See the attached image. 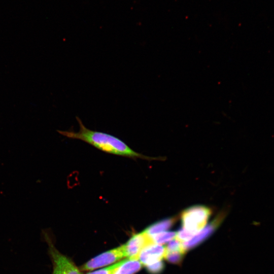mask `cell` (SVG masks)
<instances>
[{"label": "cell", "instance_id": "obj_3", "mask_svg": "<svg viewBox=\"0 0 274 274\" xmlns=\"http://www.w3.org/2000/svg\"><path fill=\"white\" fill-rule=\"evenodd\" d=\"M125 257L123 246L105 252L91 259L84 264L83 270H93L110 265Z\"/></svg>", "mask_w": 274, "mask_h": 274}, {"label": "cell", "instance_id": "obj_8", "mask_svg": "<svg viewBox=\"0 0 274 274\" xmlns=\"http://www.w3.org/2000/svg\"><path fill=\"white\" fill-rule=\"evenodd\" d=\"M142 266L138 259L127 258L118 263L112 274H134Z\"/></svg>", "mask_w": 274, "mask_h": 274}, {"label": "cell", "instance_id": "obj_5", "mask_svg": "<svg viewBox=\"0 0 274 274\" xmlns=\"http://www.w3.org/2000/svg\"><path fill=\"white\" fill-rule=\"evenodd\" d=\"M50 251L53 261V274H81L74 264L53 246Z\"/></svg>", "mask_w": 274, "mask_h": 274}, {"label": "cell", "instance_id": "obj_14", "mask_svg": "<svg viewBox=\"0 0 274 274\" xmlns=\"http://www.w3.org/2000/svg\"><path fill=\"white\" fill-rule=\"evenodd\" d=\"M193 235V234L182 227L177 232L176 236L177 238L181 242H187L190 240Z\"/></svg>", "mask_w": 274, "mask_h": 274}, {"label": "cell", "instance_id": "obj_10", "mask_svg": "<svg viewBox=\"0 0 274 274\" xmlns=\"http://www.w3.org/2000/svg\"><path fill=\"white\" fill-rule=\"evenodd\" d=\"M176 235L177 232L175 231H166L150 236L154 244H162L174 239Z\"/></svg>", "mask_w": 274, "mask_h": 274}, {"label": "cell", "instance_id": "obj_15", "mask_svg": "<svg viewBox=\"0 0 274 274\" xmlns=\"http://www.w3.org/2000/svg\"><path fill=\"white\" fill-rule=\"evenodd\" d=\"M118 265V263L109 266L108 267L104 268L101 269L95 270L94 271L88 273L87 274H112L113 271L116 267Z\"/></svg>", "mask_w": 274, "mask_h": 274}, {"label": "cell", "instance_id": "obj_9", "mask_svg": "<svg viewBox=\"0 0 274 274\" xmlns=\"http://www.w3.org/2000/svg\"><path fill=\"white\" fill-rule=\"evenodd\" d=\"M175 221L176 219L174 218L164 219L151 224L147 227L144 231L149 236H152L170 228Z\"/></svg>", "mask_w": 274, "mask_h": 274}, {"label": "cell", "instance_id": "obj_4", "mask_svg": "<svg viewBox=\"0 0 274 274\" xmlns=\"http://www.w3.org/2000/svg\"><path fill=\"white\" fill-rule=\"evenodd\" d=\"M154 244L151 237L144 230L134 234L123 246L125 257L138 259L142 250L146 246Z\"/></svg>", "mask_w": 274, "mask_h": 274}, {"label": "cell", "instance_id": "obj_13", "mask_svg": "<svg viewBox=\"0 0 274 274\" xmlns=\"http://www.w3.org/2000/svg\"><path fill=\"white\" fill-rule=\"evenodd\" d=\"M176 251H181L185 253L182 248V243L177 238L174 239L170 241L165 248L166 252H172Z\"/></svg>", "mask_w": 274, "mask_h": 274}, {"label": "cell", "instance_id": "obj_2", "mask_svg": "<svg viewBox=\"0 0 274 274\" xmlns=\"http://www.w3.org/2000/svg\"><path fill=\"white\" fill-rule=\"evenodd\" d=\"M211 215V210L206 206L190 207L181 214L182 227L194 235L206 226Z\"/></svg>", "mask_w": 274, "mask_h": 274}, {"label": "cell", "instance_id": "obj_1", "mask_svg": "<svg viewBox=\"0 0 274 274\" xmlns=\"http://www.w3.org/2000/svg\"><path fill=\"white\" fill-rule=\"evenodd\" d=\"M76 118L79 125L78 132L58 130V132L66 138L82 141L107 153L132 159L149 158L135 152L115 136L104 132L91 130L84 125L79 117L77 116Z\"/></svg>", "mask_w": 274, "mask_h": 274}, {"label": "cell", "instance_id": "obj_11", "mask_svg": "<svg viewBox=\"0 0 274 274\" xmlns=\"http://www.w3.org/2000/svg\"><path fill=\"white\" fill-rule=\"evenodd\" d=\"M184 253L181 251H165L164 257L169 263L179 264L182 262Z\"/></svg>", "mask_w": 274, "mask_h": 274}, {"label": "cell", "instance_id": "obj_12", "mask_svg": "<svg viewBox=\"0 0 274 274\" xmlns=\"http://www.w3.org/2000/svg\"><path fill=\"white\" fill-rule=\"evenodd\" d=\"M148 271L152 274H159L164 268V264L162 261H158L146 266Z\"/></svg>", "mask_w": 274, "mask_h": 274}, {"label": "cell", "instance_id": "obj_7", "mask_svg": "<svg viewBox=\"0 0 274 274\" xmlns=\"http://www.w3.org/2000/svg\"><path fill=\"white\" fill-rule=\"evenodd\" d=\"M165 248L156 244H152L144 248L140 253L138 260L142 265L147 266L160 261L164 257Z\"/></svg>", "mask_w": 274, "mask_h": 274}, {"label": "cell", "instance_id": "obj_6", "mask_svg": "<svg viewBox=\"0 0 274 274\" xmlns=\"http://www.w3.org/2000/svg\"><path fill=\"white\" fill-rule=\"evenodd\" d=\"M222 219L223 216L217 217L212 222L196 233L190 240L182 243L183 251L186 252L187 250L196 247L210 236L218 228Z\"/></svg>", "mask_w": 274, "mask_h": 274}]
</instances>
